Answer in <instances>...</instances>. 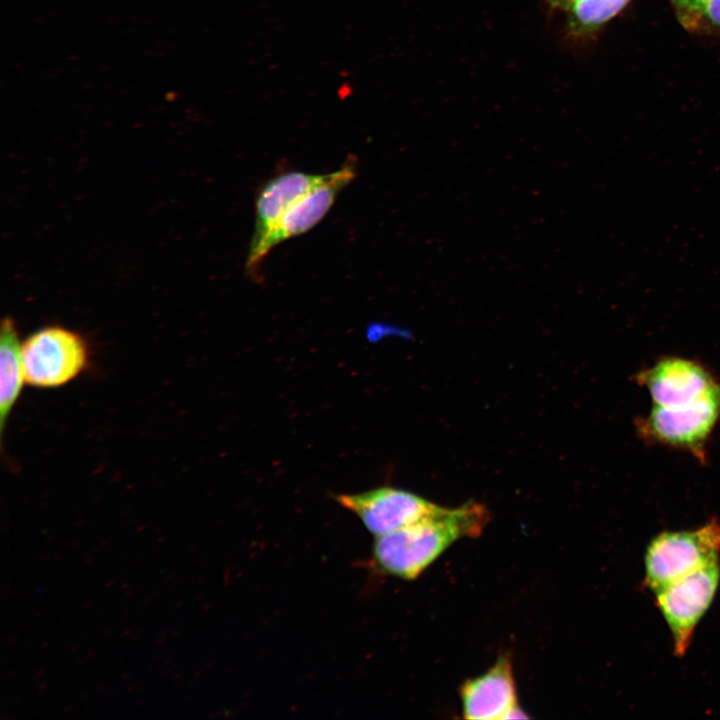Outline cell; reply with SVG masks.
Returning <instances> with one entry per match:
<instances>
[{
  "mask_svg": "<svg viewBox=\"0 0 720 720\" xmlns=\"http://www.w3.org/2000/svg\"><path fill=\"white\" fill-rule=\"evenodd\" d=\"M488 521L487 508L478 502L443 507L416 523L375 537L372 563L383 574L414 580L454 542L480 536Z\"/></svg>",
  "mask_w": 720,
  "mask_h": 720,
  "instance_id": "6da1fadb",
  "label": "cell"
},
{
  "mask_svg": "<svg viewBox=\"0 0 720 720\" xmlns=\"http://www.w3.org/2000/svg\"><path fill=\"white\" fill-rule=\"evenodd\" d=\"M720 418V383L698 399L679 406L653 405L635 420L640 438L647 443L683 450L699 463H707V442Z\"/></svg>",
  "mask_w": 720,
  "mask_h": 720,
  "instance_id": "7a4b0ae2",
  "label": "cell"
},
{
  "mask_svg": "<svg viewBox=\"0 0 720 720\" xmlns=\"http://www.w3.org/2000/svg\"><path fill=\"white\" fill-rule=\"evenodd\" d=\"M26 383L55 389L75 380L89 366L91 350L79 332L52 325L40 328L22 342Z\"/></svg>",
  "mask_w": 720,
  "mask_h": 720,
  "instance_id": "3957f363",
  "label": "cell"
},
{
  "mask_svg": "<svg viewBox=\"0 0 720 720\" xmlns=\"http://www.w3.org/2000/svg\"><path fill=\"white\" fill-rule=\"evenodd\" d=\"M720 522L710 520L694 530L665 531L648 545L645 585L653 592L719 559Z\"/></svg>",
  "mask_w": 720,
  "mask_h": 720,
  "instance_id": "277c9868",
  "label": "cell"
},
{
  "mask_svg": "<svg viewBox=\"0 0 720 720\" xmlns=\"http://www.w3.org/2000/svg\"><path fill=\"white\" fill-rule=\"evenodd\" d=\"M719 559L655 592L656 604L670 628L677 656L690 645L696 625L709 608L719 585Z\"/></svg>",
  "mask_w": 720,
  "mask_h": 720,
  "instance_id": "5b68a950",
  "label": "cell"
},
{
  "mask_svg": "<svg viewBox=\"0 0 720 720\" xmlns=\"http://www.w3.org/2000/svg\"><path fill=\"white\" fill-rule=\"evenodd\" d=\"M355 168V160L348 159L343 167L331 172L322 184L295 201L262 243L255 250L248 252L246 261L248 272L254 273L275 246L316 226L333 206L339 193L353 180Z\"/></svg>",
  "mask_w": 720,
  "mask_h": 720,
  "instance_id": "8992f818",
  "label": "cell"
},
{
  "mask_svg": "<svg viewBox=\"0 0 720 720\" xmlns=\"http://www.w3.org/2000/svg\"><path fill=\"white\" fill-rule=\"evenodd\" d=\"M335 500L355 514L375 537L416 523L443 508L417 494L393 487L341 494Z\"/></svg>",
  "mask_w": 720,
  "mask_h": 720,
  "instance_id": "52a82bcc",
  "label": "cell"
},
{
  "mask_svg": "<svg viewBox=\"0 0 720 720\" xmlns=\"http://www.w3.org/2000/svg\"><path fill=\"white\" fill-rule=\"evenodd\" d=\"M466 719L503 720L527 718L517 701L511 657L500 656L485 673L466 680L460 687Z\"/></svg>",
  "mask_w": 720,
  "mask_h": 720,
  "instance_id": "ba28073f",
  "label": "cell"
},
{
  "mask_svg": "<svg viewBox=\"0 0 720 720\" xmlns=\"http://www.w3.org/2000/svg\"><path fill=\"white\" fill-rule=\"evenodd\" d=\"M637 383L647 388L653 405L679 406L704 395L717 381L696 361L681 357H664L640 371Z\"/></svg>",
  "mask_w": 720,
  "mask_h": 720,
  "instance_id": "9c48e42d",
  "label": "cell"
},
{
  "mask_svg": "<svg viewBox=\"0 0 720 720\" xmlns=\"http://www.w3.org/2000/svg\"><path fill=\"white\" fill-rule=\"evenodd\" d=\"M328 174L287 171L266 182L255 204L254 230L249 252L255 250L275 227L285 211L300 197L322 184Z\"/></svg>",
  "mask_w": 720,
  "mask_h": 720,
  "instance_id": "30bf717a",
  "label": "cell"
},
{
  "mask_svg": "<svg viewBox=\"0 0 720 720\" xmlns=\"http://www.w3.org/2000/svg\"><path fill=\"white\" fill-rule=\"evenodd\" d=\"M26 383L22 342L15 321L6 316L0 332V435Z\"/></svg>",
  "mask_w": 720,
  "mask_h": 720,
  "instance_id": "8fae6325",
  "label": "cell"
},
{
  "mask_svg": "<svg viewBox=\"0 0 720 720\" xmlns=\"http://www.w3.org/2000/svg\"><path fill=\"white\" fill-rule=\"evenodd\" d=\"M629 0H574L563 11L567 14V32L582 37L599 29L616 16Z\"/></svg>",
  "mask_w": 720,
  "mask_h": 720,
  "instance_id": "7c38bea8",
  "label": "cell"
},
{
  "mask_svg": "<svg viewBox=\"0 0 720 720\" xmlns=\"http://www.w3.org/2000/svg\"><path fill=\"white\" fill-rule=\"evenodd\" d=\"M680 20L687 26L720 28V0H673Z\"/></svg>",
  "mask_w": 720,
  "mask_h": 720,
  "instance_id": "4fadbf2b",
  "label": "cell"
},
{
  "mask_svg": "<svg viewBox=\"0 0 720 720\" xmlns=\"http://www.w3.org/2000/svg\"><path fill=\"white\" fill-rule=\"evenodd\" d=\"M552 10L564 11L574 0H542Z\"/></svg>",
  "mask_w": 720,
  "mask_h": 720,
  "instance_id": "5bb4252c",
  "label": "cell"
}]
</instances>
